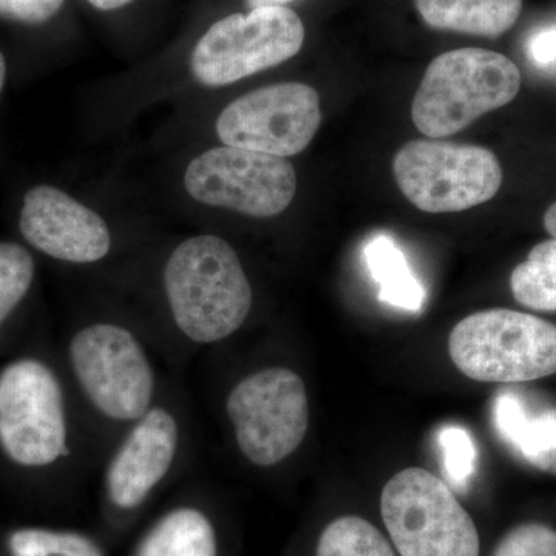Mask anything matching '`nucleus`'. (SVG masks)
<instances>
[{"instance_id": "obj_1", "label": "nucleus", "mask_w": 556, "mask_h": 556, "mask_svg": "<svg viewBox=\"0 0 556 556\" xmlns=\"http://www.w3.org/2000/svg\"><path fill=\"white\" fill-rule=\"evenodd\" d=\"M164 289L178 331L199 345L236 334L252 308L251 283L236 249L211 233L182 241L172 252Z\"/></svg>"}, {"instance_id": "obj_2", "label": "nucleus", "mask_w": 556, "mask_h": 556, "mask_svg": "<svg viewBox=\"0 0 556 556\" xmlns=\"http://www.w3.org/2000/svg\"><path fill=\"white\" fill-rule=\"evenodd\" d=\"M519 90L521 72L504 54L484 49L447 51L424 73L412 119L427 137H450L479 116L510 104Z\"/></svg>"}, {"instance_id": "obj_3", "label": "nucleus", "mask_w": 556, "mask_h": 556, "mask_svg": "<svg viewBox=\"0 0 556 556\" xmlns=\"http://www.w3.org/2000/svg\"><path fill=\"white\" fill-rule=\"evenodd\" d=\"M448 353L467 378L521 383L556 375V325L532 314L486 309L450 332Z\"/></svg>"}, {"instance_id": "obj_4", "label": "nucleus", "mask_w": 556, "mask_h": 556, "mask_svg": "<svg viewBox=\"0 0 556 556\" xmlns=\"http://www.w3.org/2000/svg\"><path fill=\"white\" fill-rule=\"evenodd\" d=\"M68 364L91 407L113 422L134 424L153 407L156 375L130 329L98 321L68 343Z\"/></svg>"}, {"instance_id": "obj_5", "label": "nucleus", "mask_w": 556, "mask_h": 556, "mask_svg": "<svg viewBox=\"0 0 556 556\" xmlns=\"http://www.w3.org/2000/svg\"><path fill=\"white\" fill-rule=\"evenodd\" d=\"M68 417L61 380L39 358L0 369V448L16 466H53L70 453Z\"/></svg>"}, {"instance_id": "obj_6", "label": "nucleus", "mask_w": 556, "mask_h": 556, "mask_svg": "<svg viewBox=\"0 0 556 556\" xmlns=\"http://www.w3.org/2000/svg\"><path fill=\"white\" fill-rule=\"evenodd\" d=\"M380 511L401 556H479L473 519L450 486L424 468H405L383 486Z\"/></svg>"}, {"instance_id": "obj_7", "label": "nucleus", "mask_w": 556, "mask_h": 556, "mask_svg": "<svg viewBox=\"0 0 556 556\" xmlns=\"http://www.w3.org/2000/svg\"><path fill=\"white\" fill-rule=\"evenodd\" d=\"M226 416L241 455L254 466L274 467L305 441L308 391L294 369H258L230 390Z\"/></svg>"}, {"instance_id": "obj_8", "label": "nucleus", "mask_w": 556, "mask_h": 556, "mask_svg": "<svg viewBox=\"0 0 556 556\" xmlns=\"http://www.w3.org/2000/svg\"><path fill=\"white\" fill-rule=\"evenodd\" d=\"M394 178L409 203L430 214L463 212L495 199L503 167L481 146L416 139L393 160Z\"/></svg>"}, {"instance_id": "obj_9", "label": "nucleus", "mask_w": 556, "mask_h": 556, "mask_svg": "<svg viewBox=\"0 0 556 556\" xmlns=\"http://www.w3.org/2000/svg\"><path fill=\"white\" fill-rule=\"evenodd\" d=\"M305 42V25L288 7H262L215 22L190 58L193 78L208 87L229 86L283 64Z\"/></svg>"}, {"instance_id": "obj_10", "label": "nucleus", "mask_w": 556, "mask_h": 556, "mask_svg": "<svg viewBox=\"0 0 556 556\" xmlns=\"http://www.w3.org/2000/svg\"><path fill=\"white\" fill-rule=\"evenodd\" d=\"M185 188L207 206L270 218L287 211L294 200L298 175L287 159L228 146L190 161Z\"/></svg>"}, {"instance_id": "obj_11", "label": "nucleus", "mask_w": 556, "mask_h": 556, "mask_svg": "<svg viewBox=\"0 0 556 556\" xmlns=\"http://www.w3.org/2000/svg\"><path fill=\"white\" fill-rule=\"evenodd\" d=\"M321 123L320 97L302 83H281L244 94L223 110L218 138L229 148L288 156L303 152Z\"/></svg>"}, {"instance_id": "obj_12", "label": "nucleus", "mask_w": 556, "mask_h": 556, "mask_svg": "<svg viewBox=\"0 0 556 556\" xmlns=\"http://www.w3.org/2000/svg\"><path fill=\"white\" fill-rule=\"evenodd\" d=\"M20 229L42 254L75 265L100 262L112 248L104 219L64 190L49 185L36 186L25 193Z\"/></svg>"}, {"instance_id": "obj_13", "label": "nucleus", "mask_w": 556, "mask_h": 556, "mask_svg": "<svg viewBox=\"0 0 556 556\" xmlns=\"http://www.w3.org/2000/svg\"><path fill=\"white\" fill-rule=\"evenodd\" d=\"M179 441L178 419L167 408L153 405L135 420L105 468V493L112 506L124 511L141 507L170 473Z\"/></svg>"}, {"instance_id": "obj_14", "label": "nucleus", "mask_w": 556, "mask_h": 556, "mask_svg": "<svg viewBox=\"0 0 556 556\" xmlns=\"http://www.w3.org/2000/svg\"><path fill=\"white\" fill-rule=\"evenodd\" d=\"M493 424L526 463L556 477V408L532 412L517 394L501 393L493 401Z\"/></svg>"}, {"instance_id": "obj_15", "label": "nucleus", "mask_w": 556, "mask_h": 556, "mask_svg": "<svg viewBox=\"0 0 556 556\" xmlns=\"http://www.w3.org/2000/svg\"><path fill=\"white\" fill-rule=\"evenodd\" d=\"M422 20L437 30L497 38L517 24L522 0H415Z\"/></svg>"}, {"instance_id": "obj_16", "label": "nucleus", "mask_w": 556, "mask_h": 556, "mask_svg": "<svg viewBox=\"0 0 556 556\" xmlns=\"http://www.w3.org/2000/svg\"><path fill=\"white\" fill-rule=\"evenodd\" d=\"M134 556H218L217 530L200 508L177 507L150 527Z\"/></svg>"}, {"instance_id": "obj_17", "label": "nucleus", "mask_w": 556, "mask_h": 556, "mask_svg": "<svg viewBox=\"0 0 556 556\" xmlns=\"http://www.w3.org/2000/svg\"><path fill=\"white\" fill-rule=\"evenodd\" d=\"M372 280L378 283L380 302L394 308L419 313L426 302V289L409 268L404 251L387 233L369 239L364 248Z\"/></svg>"}, {"instance_id": "obj_18", "label": "nucleus", "mask_w": 556, "mask_h": 556, "mask_svg": "<svg viewBox=\"0 0 556 556\" xmlns=\"http://www.w3.org/2000/svg\"><path fill=\"white\" fill-rule=\"evenodd\" d=\"M511 294L522 306L535 311H556V239L536 244L526 262L514 269Z\"/></svg>"}, {"instance_id": "obj_19", "label": "nucleus", "mask_w": 556, "mask_h": 556, "mask_svg": "<svg viewBox=\"0 0 556 556\" xmlns=\"http://www.w3.org/2000/svg\"><path fill=\"white\" fill-rule=\"evenodd\" d=\"M10 556H108L93 538L76 530L22 527L7 540Z\"/></svg>"}, {"instance_id": "obj_20", "label": "nucleus", "mask_w": 556, "mask_h": 556, "mask_svg": "<svg viewBox=\"0 0 556 556\" xmlns=\"http://www.w3.org/2000/svg\"><path fill=\"white\" fill-rule=\"evenodd\" d=\"M316 556H396L378 527L361 517H342L325 527Z\"/></svg>"}, {"instance_id": "obj_21", "label": "nucleus", "mask_w": 556, "mask_h": 556, "mask_svg": "<svg viewBox=\"0 0 556 556\" xmlns=\"http://www.w3.org/2000/svg\"><path fill=\"white\" fill-rule=\"evenodd\" d=\"M35 274V260L27 249L13 241H0V325L28 294Z\"/></svg>"}, {"instance_id": "obj_22", "label": "nucleus", "mask_w": 556, "mask_h": 556, "mask_svg": "<svg viewBox=\"0 0 556 556\" xmlns=\"http://www.w3.org/2000/svg\"><path fill=\"white\" fill-rule=\"evenodd\" d=\"M444 473L456 489H466L477 466V447L466 428L447 426L439 431Z\"/></svg>"}, {"instance_id": "obj_23", "label": "nucleus", "mask_w": 556, "mask_h": 556, "mask_svg": "<svg viewBox=\"0 0 556 556\" xmlns=\"http://www.w3.org/2000/svg\"><path fill=\"white\" fill-rule=\"evenodd\" d=\"M492 556H556V530L538 522L517 526L497 543Z\"/></svg>"}, {"instance_id": "obj_24", "label": "nucleus", "mask_w": 556, "mask_h": 556, "mask_svg": "<svg viewBox=\"0 0 556 556\" xmlns=\"http://www.w3.org/2000/svg\"><path fill=\"white\" fill-rule=\"evenodd\" d=\"M527 56L541 70L556 68V24L541 28L527 40Z\"/></svg>"}, {"instance_id": "obj_25", "label": "nucleus", "mask_w": 556, "mask_h": 556, "mask_svg": "<svg viewBox=\"0 0 556 556\" xmlns=\"http://www.w3.org/2000/svg\"><path fill=\"white\" fill-rule=\"evenodd\" d=\"M65 0H7L9 14L27 24H42L51 20Z\"/></svg>"}, {"instance_id": "obj_26", "label": "nucleus", "mask_w": 556, "mask_h": 556, "mask_svg": "<svg viewBox=\"0 0 556 556\" xmlns=\"http://www.w3.org/2000/svg\"><path fill=\"white\" fill-rule=\"evenodd\" d=\"M94 9L101 11L118 10L121 7L127 5L131 0H89Z\"/></svg>"}, {"instance_id": "obj_27", "label": "nucleus", "mask_w": 556, "mask_h": 556, "mask_svg": "<svg viewBox=\"0 0 556 556\" xmlns=\"http://www.w3.org/2000/svg\"><path fill=\"white\" fill-rule=\"evenodd\" d=\"M544 228L556 239V201L547 208L546 215H544Z\"/></svg>"}, {"instance_id": "obj_28", "label": "nucleus", "mask_w": 556, "mask_h": 556, "mask_svg": "<svg viewBox=\"0 0 556 556\" xmlns=\"http://www.w3.org/2000/svg\"><path fill=\"white\" fill-rule=\"evenodd\" d=\"M289 2H292V0H247L251 10L262 9V7H285Z\"/></svg>"}, {"instance_id": "obj_29", "label": "nucleus", "mask_w": 556, "mask_h": 556, "mask_svg": "<svg viewBox=\"0 0 556 556\" xmlns=\"http://www.w3.org/2000/svg\"><path fill=\"white\" fill-rule=\"evenodd\" d=\"M7 79V61L5 56L0 53V94H2L3 86H5Z\"/></svg>"}]
</instances>
